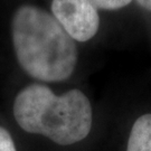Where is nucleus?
<instances>
[{"mask_svg": "<svg viewBox=\"0 0 151 151\" xmlns=\"http://www.w3.org/2000/svg\"><path fill=\"white\" fill-rule=\"evenodd\" d=\"M11 39L19 65L36 80L65 81L75 70L78 57L75 40L43 8L32 5L17 8L11 19Z\"/></svg>", "mask_w": 151, "mask_h": 151, "instance_id": "obj_1", "label": "nucleus"}, {"mask_svg": "<svg viewBox=\"0 0 151 151\" xmlns=\"http://www.w3.org/2000/svg\"><path fill=\"white\" fill-rule=\"evenodd\" d=\"M14 116L26 132L40 134L60 146L85 139L92 128L91 103L80 90L56 95L48 86L30 84L17 94Z\"/></svg>", "mask_w": 151, "mask_h": 151, "instance_id": "obj_2", "label": "nucleus"}, {"mask_svg": "<svg viewBox=\"0 0 151 151\" xmlns=\"http://www.w3.org/2000/svg\"><path fill=\"white\" fill-rule=\"evenodd\" d=\"M52 15L75 42H87L100 27L99 10L91 0H53Z\"/></svg>", "mask_w": 151, "mask_h": 151, "instance_id": "obj_3", "label": "nucleus"}, {"mask_svg": "<svg viewBox=\"0 0 151 151\" xmlns=\"http://www.w3.org/2000/svg\"><path fill=\"white\" fill-rule=\"evenodd\" d=\"M127 151H151V113L141 115L133 123Z\"/></svg>", "mask_w": 151, "mask_h": 151, "instance_id": "obj_4", "label": "nucleus"}, {"mask_svg": "<svg viewBox=\"0 0 151 151\" xmlns=\"http://www.w3.org/2000/svg\"><path fill=\"white\" fill-rule=\"evenodd\" d=\"M132 0H91L97 10H118L128 6Z\"/></svg>", "mask_w": 151, "mask_h": 151, "instance_id": "obj_5", "label": "nucleus"}, {"mask_svg": "<svg viewBox=\"0 0 151 151\" xmlns=\"http://www.w3.org/2000/svg\"><path fill=\"white\" fill-rule=\"evenodd\" d=\"M0 151H17L10 133L0 127Z\"/></svg>", "mask_w": 151, "mask_h": 151, "instance_id": "obj_6", "label": "nucleus"}, {"mask_svg": "<svg viewBox=\"0 0 151 151\" xmlns=\"http://www.w3.org/2000/svg\"><path fill=\"white\" fill-rule=\"evenodd\" d=\"M138 5L142 7L143 9L148 11H151V0H137Z\"/></svg>", "mask_w": 151, "mask_h": 151, "instance_id": "obj_7", "label": "nucleus"}]
</instances>
